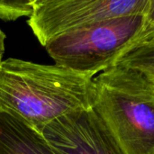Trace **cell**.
I'll use <instances>...</instances> for the list:
<instances>
[{
    "label": "cell",
    "instance_id": "obj_8",
    "mask_svg": "<svg viewBox=\"0 0 154 154\" xmlns=\"http://www.w3.org/2000/svg\"><path fill=\"white\" fill-rule=\"evenodd\" d=\"M32 14V0L7 1L0 0V19L4 21H16Z\"/></svg>",
    "mask_w": 154,
    "mask_h": 154
},
{
    "label": "cell",
    "instance_id": "obj_7",
    "mask_svg": "<svg viewBox=\"0 0 154 154\" xmlns=\"http://www.w3.org/2000/svg\"><path fill=\"white\" fill-rule=\"evenodd\" d=\"M113 64H122L154 75V34L135 37L124 48Z\"/></svg>",
    "mask_w": 154,
    "mask_h": 154
},
{
    "label": "cell",
    "instance_id": "obj_1",
    "mask_svg": "<svg viewBox=\"0 0 154 154\" xmlns=\"http://www.w3.org/2000/svg\"><path fill=\"white\" fill-rule=\"evenodd\" d=\"M93 77L9 58L0 63V109L42 134L58 117L92 107Z\"/></svg>",
    "mask_w": 154,
    "mask_h": 154
},
{
    "label": "cell",
    "instance_id": "obj_4",
    "mask_svg": "<svg viewBox=\"0 0 154 154\" xmlns=\"http://www.w3.org/2000/svg\"><path fill=\"white\" fill-rule=\"evenodd\" d=\"M148 0H32L28 24L42 46L52 39L98 22L143 14Z\"/></svg>",
    "mask_w": 154,
    "mask_h": 154
},
{
    "label": "cell",
    "instance_id": "obj_11",
    "mask_svg": "<svg viewBox=\"0 0 154 154\" xmlns=\"http://www.w3.org/2000/svg\"><path fill=\"white\" fill-rule=\"evenodd\" d=\"M150 76H151V77L152 78V79H153V80H154V75H150Z\"/></svg>",
    "mask_w": 154,
    "mask_h": 154
},
{
    "label": "cell",
    "instance_id": "obj_9",
    "mask_svg": "<svg viewBox=\"0 0 154 154\" xmlns=\"http://www.w3.org/2000/svg\"><path fill=\"white\" fill-rule=\"evenodd\" d=\"M144 25L137 36L144 34H154V0H148L143 13Z\"/></svg>",
    "mask_w": 154,
    "mask_h": 154
},
{
    "label": "cell",
    "instance_id": "obj_3",
    "mask_svg": "<svg viewBox=\"0 0 154 154\" xmlns=\"http://www.w3.org/2000/svg\"><path fill=\"white\" fill-rule=\"evenodd\" d=\"M143 25V14L109 19L63 33L45 49L55 65L94 77L113 64Z\"/></svg>",
    "mask_w": 154,
    "mask_h": 154
},
{
    "label": "cell",
    "instance_id": "obj_2",
    "mask_svg": "<svg viewBox=\"0 0 154 154\" xmlns=\"http://www.w3.org/2000/svg\"><path fill=\"white\" fill-rule=\"evenodd\" d=\"M92 107L125 154H154V80L112 64L93 77Z\"/></svg>",
    "mask_w": 154,
    "mask_h": 154
},
{
    "label": "cell",
    "instance_id": "obj_10",
    "mask_svg": "<svg viewBox=\"0 0 154 154\" xmlns=\"http://www.w3.org/2000/svg\"><path fill=\"white\" fill-rule=\"evenodd\" d=\"M5 34L0 29V55L2 56L5 51Z\"/></svg>",
    "mask_w": 154,
    "mask_h": 154
},
{
    "label": "cell",
    "instance_id": "obj_5",
    "mask_svg": "<svg viewBox=\"0 0 154 154\" xmlns=\"http://www.w3.org/2000/svg\"><path fill=\"white\" fill-rule=\"evenodd\" d=\"M42 134L54 154H125L93 107L58 117Z\"/></svg>",
    "mask_w": 154,
    "mask_h": 154
},
{
    "label": "cell",
    "instance_id": "obj_6",
    "mask_svg": "<svg viewBox=\"0 0 154 154\" xmlns=\"http://www.w3.org/2000/svg\"><path fill=\"white\" fill-rule=\"evenodd\" d=\"M0 154H54L41 133L0 109Z\"/></svg>",
    "mask_w": 154,
    "mask_h": 154
}]
</instances>
